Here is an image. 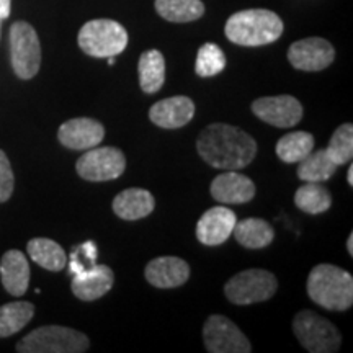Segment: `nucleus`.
I'll use <instances>...</instances> for the list:
<instances>
[{"label":"nucleus","instance_id":"6","mask_svg":"<svg viewBox=\"0 0 353 353\" xmlns=\"http://www.w3.org/2000/svg\"><path fill=\"white\" fill-rule=\"evenodd\" d=\"M293 330L299 343L311 353H334L341 348L342 335L339 329L314 311H301L296 314Z\"/></svg>","mask_w":353,"mask_h":353},{"label":"nucleus","instance_id":"33","mask_svg":"<svg viewBox=\"0 0 353 353\" xmlns=\"http://www.w3.org/2000/svg\"><path fill=\"white\" fill-rule=\"evenodd\" d=\"M347 250H348V254L353 255V234H350V236H348V241H347Z\"/></svg>","mask_w":353,"mask_h":353},{"label":"nucleus","instance_id":"36","mask_svg":"<svg viewBox=\"0 0 353 353\" xmlns=\"http://www.w3.org/2000/svg\"><path fill=\"white\" fill-rule=\"evenodd\" d=\"M0 25H2V19H0Z\"/></svg>","mask_w":353,"mask_h":353},{"label":"nucleus","instance_id":"16","mask_svg":"<svg viewBox=\"0 0 353 353\" xmlns=\"http://www.w3.org/2000/svg\"><path fill=\"white\" fill-rule=\"evenodd\" d=\"M211 196L219 203L242 205L255 196V185L249 176L228 170L211 182Z\"/></svg>","mask_w":353,"mask_h":353},{"label":"nucleus","instance_id":"15","mask_svg":"<svg viewBox=\"0 0 353 353\" xmlns=\"http://www.w3.org/2000/svg\"><path fill=\"white\" fill-rule=\"evenodd\" d=\"M193 114H195V103L183 95L157 101L149 110L151 121L164 130H176V128L188 125Z\"/></svg>","mask_w":353,"mask_h":353},{"label":"nucleus","instance_id":"5","mask_svg":"<svg viewBox=\"0 0 353 353\" xmlns=\"http://www.w3.org/2000/svg\"><path fill=\"white\" fill-rule=\"evenodd\" d=\"M79 46L92 57H114L126 50L128 32L114 20L97 19L87 21L79 32Z\"/></svg>","mask_w":353,"mask_h":353},{"label":"nucleus","instance_id":"13","mask_svg":"<svg viewBox=\"0 0 353 353\" xmlns=\"http://www.w3.org/2000/svg\"><path fill=\"white\" fill-rule=\"evenodd\" d=\"M59 143L74 151H87L99 145L105 138V128L92 118H74L61 125L57 131Z\"/></svg>","mask_w":353,"mask_h":353},{"label":"nucleus","instance_id":"28","mask_svg":"<svg viewBox=\"0 0 353 353\" xmlns=\"http://www.w3.org/2000/svg\"><path fill=\"white\" fill-rule=\"evenodd\" d=\"M294 203L304 213L321 214L325 213L332 205V196L329 190L319 182H306L294 193Z\"/></svg>","mask_w":353,"mask_h":353},{"label":"nucleus","instance_id":"22","mask_svg":"<svg viewBox=\"0 0 353 353\" xmlns=\"http://www.w3.org/2000/svg\"><path fill=\"white\" fill-rule=\"evenodd\" d=\"M139 83L145 94H156L165 82V59L161 51H145L139 57Z\"/></svg>","mask_w":353,"mask_h":353},{"label":"nucleus","instance_id":"19","mask_svg":"<svg viewBox=\"0 0 353 353\" xmlns=\"http://www.w3.org/2000/svg\"><path fill=\"white\" fill-rule=\"evenodd\" d=\"M2 285L13 296H21L30 285V265L20 250H8L0 260Z\"/></svg>","mask_w":353,"mask_h":353},{"label":"nucleus","instance_id":"18","mask_svg":"<svg viewBox=\"0 0 353 353\" xmlns=\"http://www.w3.org/2000/svg\"><path fill=\"white\" fill-rule=\"evenodd\" d=\"M190 278V265L179 257H157L145 265V280L162 290L185 285Z\"/></svg>","mask_w":353,"mask_h":353},{"label":"nucleus","instance_id":"8","mask_svg":"<svg viewBox=\"0 0 353 353\" xmlns=\"http://www.w3.org/2000/svg\"><path fill=\"white\" fill-rule=\"evenodd\" d=\"M10 57L13 72L23 81L38 74L41 65V44L34 28L26 21H17L10 28Z\"/></svg>","mask_w":353,"mask_h":353},{"label":"nucleus","instance_id":"17","mask_svg":"<svg viewBox=\"0 0 353 353\" xmlns=\"http://www.w3.org/2000/svg\"><path fill=\"white\" fill-rule=\"evenodd\" d=\"M114 275L107 265H94L81 273L74 275L70 290L82 301H95L113 288Z\"/></svg>","mask_w":353,"mask_h":353},{"label":"nucleus","instance_id":"14","mask_svg":"<svg viewBox=\"0 0 353 353\" xmlns=\"http://www.w3.org/2000/svg\"><path fill=\"white\" fill-rule=\"evenodd\" d=\"M237 218L226 206H214L201 216L196 224V237L205 245H221L229 239Z\"/></svg>","mask_w":353,"mask_h":353},{"label":"nucleus","instance_id":"21","mask_svg":"<svg viewBox=\"0 0 353 353\" xmlns=\"http://www.w3.org/2000/svg\"><path fill=\"white\" fill-rule=\"evenodd\" d=\"M232 234L236 241L247 249H263V247L270 245L275 237L270 224L259 218H249L236 223Z\"/></svg>","mask_w":353,"mask_h":353},{"label":"nucleus","instance_id":"25","mask_svg":"<svg viewBox=\"0 0 353 353\" xmlns=\"http://www.w3.org/2000/svg\"><path fill=\"white\" fill-rule=\"evenodd\" d=\"M312 149H314V136L306 131H294L278 141L276 156L286 164H298Z\"/></svg>","mask_w":353,"mask_h":353},{"label":"nucleus","instance_id":"20","mask_svg":"<svg viewBox=\"0 0 353 353\" xmlns=\"http://www.w3.org/2000/svg\"><path fill=\"white\" fill-rule=\"evenodd\" d=\"M156 200L151 192L144 188H128L118 193L113 200V211L125 221H138L154 211Z\"/></svg>","mask_w":353,"mask_h":353},{"label":"nucleus","instance_id":"26","mask_svg":"<svg viewBox=\"0 0 353 353\" xmlns=\"http://www.w3.org/2000/svg\"><path fill=\"white\" fill-rule=\"evenodd\" d=\"M298 164V176L303 182H325L337 170V165L327 156L325 149L311 151Z\"/></svg>","mask_w":353,"mask_h":353},{"label":"nucleus","instance_id":"2","mask_svg":"<svg viewBox=\"0 0 353 353\" xmlns=\"http://www.w3.org/2000/svg\"><path fill=\"white\" fill-rule=\"evenodd\" d=\"M283 20L275 12L249 8L229 17L224 33L234 44L255 48L276 41L283 34Z\"/></svg>","mask_w":353,"mask_h":353},{"label":"nucleus","instance_id":"7","mask_svg":"<svg viewBox=\"0 0 353 353\" xmlns=\"http://www.w3.org/2000/svg\"><path fill=\"white\" fill-rule=\"evenodd\" d=\"M276 288L278 280L273 273L262 268H250L232 276L224 286V293L231 303L247 306L273 298Z\"/></svg>","mask_w":353,"mask_h":353},{"label":"nucleus","instance_id":"34","mask_svg":"<svg viewBox=\"0 0 353 353\" xmlns=\"http://www.w3.org/2000/svg\"><path fill=\"white\" fill-rule=\"evenodd\" d=\"M347 182H348V185H353V165H350L348 167V175H347Z\"/></svg>","mask_w":353,"mask_h":353},{"label":"nucleus","instance_id":"9","mask_svg":"<svg viewBox=\"0 0 353 353\" xmlns=\"http://www.w3.org/2000/svg\"><path fill=\"white\" fill-rule=\"evenodd\" d=\"M126 169V159L118 148H95L79 159L77 174L88 182H108L118 179Z\"/></svg>","mask_w":353,"mask_h":353},{"label":"nucleus","instance_id":"35","mask_svg":"<svg viewBox=\"0 0 353 353\" xmlns=\"http://www.w3.org/2000/svg\"><path fill=\"white\" fill-rule=\"evenodd\" d=\"M108 64H110V65H113V64H114V59H113V56H112V57H108Z\"/></svg>","mask_w":353,"mask_h":353},{"label":"nucleus","instance_id":"3","mask_svg":"<svg viewBox=\"0 0 353 353\" xmlns=\"http://www.w3.org/2000/svg\"><path fill=\"white\" fill-rule=\"evenodd\" d=\"M307 294L329 311H347L353 304V278L337 265L321 263L307 276Z\"/></svg>","mask_w":353,"mask_h":353},{"label":"nucleus","instance_id":"10","mask_svg":"<svg viewBox=\"0 0 353 353\" xmlns=\"http://www.w3.org/2000/svg\"><path fill=\"white\" fill-rule=\"evenodd\" d=\"M203 341L210 353H249L252 352L249 339L228 317L210 316L203 327Z\"/></svg>","mask_w":353,"mask_h":353},{"label":"nucleus","instance_id":"29","mask_svg":"<svg viewBox=\"0 0 353 353\" xmlns=\"http://www.w3.org/2000/svg\"><path fill=\"white\" fill-rule=\"evenodd\" d=\"M327 156L332 159L335 165H345L353 157V126L350 123H343L335 130L329 145L325 148Z\"/></svg>","mask_w":353,"mask_h":353},{"label":"nucleus","instance_id":"12","mask_svg":"<svg viewBox=\"0 0 353 353\" xmlns=\"http://www.w3.org/2000/svg\"><path fill=\"white\" fill-rule=\"evenodd\" d=\"M252 112L268 125L291 128L301 121L303 105L291 95L262 97L252 103Z\"/></svg>","mask_w":353,"mask_h":353},{"label":"nucleus","instance_id":"30","mask_svg":"<svg viewBox=\"0 0 353 353\" xmlns=\"http://www.w3.org/2000/svg\"><path fill=\"white\" fill-rule=\"evenodd\" d=\"M226 68V56L218 44L206 43L198 50L195 70L200 77H213Z\"/></svg>","mask_w":353,"mask_h":353},{"label":"nucleus","instance_id":"1","mask_svg":"<svg viewBox=\"0 0 353 353\" xmlns=\"http://www.w3.org/2000/svg\"><path fill=\"white\" fill-rule=\"evenodd\" d=\"M196 149L203 161L214 169L239 170L255 159L257 143L241 128L213 123L200 132Z\"/></svg>","mask_w":353,"mask_h":353},{"label":"nucleus","instance_id":"27","mask_svg":"<svg viewBox=\"0 0 353 353\" xmlns=\"http://www.w3.org/2000/svg\"><path fill=\"white\" fill-rule=\"evenodd\" d=\"M34 306L28 301H15L0 307V339L10 337L33 319Z\"/></svg>","mask_w":353,"mask_h":353},{"label":"nucleus","instance_id":"32","mask_svg":"<svg viewBox=\"0 0 353 353\" xmlns=\"http://www.w3.org/2000/svg\"><path fill=\"white\" fill-rule=\"evenodd\" d=\"M12 10V0H0V19L6 20L10 17Z\"/></svg>","mask_w":353,"mask_h":353},{"label":"nucleus","instance_id":"4","mask_svg":"<svg viewBox=\"0 0 353 353\" xmlns=\"http://www.w3.org/2000/svg\"><path fill=\"white\" fill-rule=\"evenodd\" d=\"M90 347L85 334L61 325H44L17 343L20 353H82Z\"/></svg>","mask_w":353,"mask_h":353},{"label":"nucleus","instance_id":"24","mask_svg":"<svg viewBox=\"0 0 353 353\" xmlns=\"http://www.w3.org/2000/svg\"><path fill=\"white\" fill-rule=\"evenodd\" d=\"M156 10L167 21L188 23L201 19L205 6L201 0H156Z\"/></svg>","mask_w":353,"mask_h":353},{"label":"nucleus","instance_id":"31","mask_svg":"<svg viewBox=\"0 0 353 353\" xmlns=\"http://www.w3.org/2000/svg\"><path fill=\"white\" fill-rule=\"evenodd\" d=\"M15 187V176L10 165V161L6 152L0 151V203H6L12 196Z\"/></svg>","mask_w":353,"mask_h":353},{"label":"nucleus","instance_id":"23","mask_svg":"<svg viewBox=\"0 0 353 353\" xmlns=\"http://www.w3.org/2000/svg\"><path fill=\"white\" fill-rule=\"evenodd\" d=\"M30 259L39 267L46 268L50 272H61L68 263V255L64 249L57 242L46 239V237H37L32 239L26 245Z\"/></svg>","mask_w":353,"mask_h":353},{"label":"nucleus","instance_id":"11","mask_svg":"<svg viewBox=\"0 0 353 353\" xmlns=\"http://www.w3.org/2000/svg\"><path fill=\"white\" fill-rule=\"evenodd\" d=\"M335 59V50L327 39L306 38L293 43L288 50V61L294 69L317 72L329 68Z\"/></svg>","mask_w":353,"mask_h":353}]
</instances>
